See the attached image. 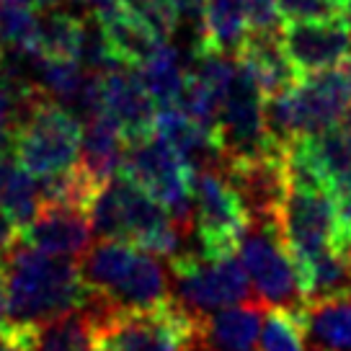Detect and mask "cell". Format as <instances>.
<instances>
[{"label":"cell","instance_id":"obj_26","mask_svg":"<svg viewBox=\"0 0 351 351\" xmlns=\"http://www.w3.org/2000/svg\"><path fill=\"white\" fill-rule=\"evenodd\" d=\"M42 204V186L11 153H0V207L19 232L29 225Z\"/></svg>","mask_w":351,"mask_h":351},{"label":"cell","instance_id":"obj_35","mask_svg":"<svg viewBox=\"0 0 351 351\" xmlns=\"http://www.w3.org/2000/svg\"><path fill=\"white\" fill-rule=\"evenodd\" d=\"M176 8L178 19L186 16V19H199V11H202V0H168Z\"/></svg>","mask_w":351,"mask_h":351},{"label":"cell","instance_id":"obj_41","mask_svg":"<svg viewBox=\"0 0 351 351\" xmlns=\"http://www.w3.org/2000/svg\"><path fill=\"white\" fill-rule=\"evenodd\" d=\"M3 52H5V44H3V39H0V57H3Z\"/></svg>","mask_w":351,"mask_h":351},{"label":"cell","instance_id":"obj_40","mask_svg":"<svg viewBox=\"0 0 351 351\" xmlns=\"http://www.w3.org/2000/svg\"><path fill=\"white\" fill-rule=\"evenodd\" d=\"M343 21L349 23V29H351V0L346 3V13H343Z\"/></svg>","mask_w":351,"mask_h":351},{"label":"cell","instance_id":"obj_25","mask_svg":"<svg viewBox=\"0 0 351 351\" xmlns=\"http://www.w3.org/2000/svg\"><path fill=\"white\" fill-rule=\"evenodd\" d=\"M248 36L243 0H202L199 39L194 49H209L217 55L235 57Z\"/></svg>","mask_w":351,"mask_h":351},{"label":"cell","instance_id":"obj_3","mask_svg":"<svg viewBox=\"0 0 351 351\" xmlns=\"http://www.w3.org/2000/svg\"><path fill=\"white\" fill-rule=\"evenodd\" d=\"M88 215L90 228L99 238L127 241L158 258H173L178 253V243L184 235L178 222L163 204H158L124 176H114L106 186L99 189Z\"/></svg>","mask_w":351,"mask_h":351},{"label":"cell","instance_id":"obj_38","mask_svg":"<svg viewBox=\"0 0 351 351\" xmlns=\"http://www.w3.org/2000/svg\"><path fill=\"white\" fill-rule=\"evenodd\" d=\"M189 351H217V349H212V346H207V343H204V341H202V339L197 336V341L191 343V349H189Z\"/></svg>","mask_w":351,"mask_h":351},{"label":"cell","instance_id":"obj_39","mask_svg":"<svg viewBox=\"0 0 351 351\" xmlns=\"http://www.w3.org/2000/svg\"><path fill=\"white\" fill-rule=\"evenodd\" d=\"M343 130L349 132V137H351V106L346 109V114H343Z\"/></svg>","mask_w":351,"mask_h":351},{"label":"cell","instance_id":"obj_20","mask_svg":"<svg viewBox=\"0 0 351 351\" xmlns=\"http://www.w3.org/2000/svg\"><path fill=\"white\" fill-rule=\"evenodd\" d=\"M266 307L256 297L209 313L199 318V339L217 351H256Z\"/></svg>","mask_w":351,"mask_h":351},{"label":"cell","instance_id":"obj_7","mask_svg":"<svg viewBox=\"0 0 351 351\" xmlns=\"http://www.w3.org/2000/svg\"><path fill=\"white\" fill-rule=\"evenodd\" d=\"M287 165H289V184L276 222L297 266L300 261L339 243V217H336V199L328 189L289 158Z\"/></svg>","mask_w":351,"mask_h":351},{"label":"cell","instance_id":"obj_23","mask_svg":"<svg viewBox=\"0 0 351 351\" xmlns=\"http://www.w3.org/2000/svg\"><path fill=\"white\" fill-rule=\"evenodd\" d=\"M302 302H320L351 295V253L330 245L297 263Z\"/></svg>","mask_w":351,"mask_h":351},{"label":"cell","instance_id":"obj_31","mask_svg":"<svg viewBox=\"0 0 351 351\" xmlns=\"http://www.w3.org/2000/svg\"><path fill=\"white\" fill-rule=\"evenodd\" d=\"M285 21H330L343 19L346 0H276Z\"/></svg>","mask_w":351,"mask_h":351},{"label":"cell","instance_id":"obj_19","mask_svg":"<svg viewBox=\"0 0 351 351\" xmlns=\"http://www.w3.org/2000/svg\"><path fill=\"white\" fill-rule=\"evenodd\" d=\"M153 134L176 155H181L194 171L219 163V145L215 127L191 117L181 106H165L155 111Z\"/></svg>","mask_w":351,"mask_h":351},{"label":"cell","instance_id":"obj_24","mask_svg":"<svg viewBox=\"0 0 351 351\" xmlns=\"http://www.w3.org/2000/svg\"><path fill=\"white\" fill-rule=\"evenodd\" d=\"M300 318L310 351H351V295L302 302Z\"/></svg>","mask_w":351,"mask_h":351},{"label":"cell","instance_id":"obj_28","mask_svg":"<svg viewBox=\"0 0 351 351\" xmlns=\"http://www.w3.org/2000/svg\"><path fill=\"white\" fill-rule=\"evenodd\" d=\"M83 26H86V19H77L73 13H60L57 8L42 13L32 55L44 57V60H73V62H77Z\"/></svg>","mask_w":351,"mask_h":351},{"label":"cell","instance_id":"obj_11","mask_svg":"<svg viewBox=\"0 0 351 351\" xmlns=\"http://www.w3.org/2000/svg\"><path fill=\"white\" fill-rule=\"evenodd\" d=\"M235 253L248 274L251 289L263 305H302L295 258L276 219H248Z\"/></svg>","mask_w":351,"mask_h":351},{"label":"cell","instance_id":"obj_6","mask_svg":"<svg viewBox=\"0 0 351 351\" xmlns=\"http://www.w3.org/2000/svg\"><path fill=\"white\" fill-rule=\"evenodd\" d=\"M351 106V62L313 75L297 77L295 86L266 99V121L279 143L339 124Z\"/></svg>","mask_w":351,"mask_h":351},{"label":"cell","instance_id":"obj_9","mask_svg":"<svg viewBox=\"0 0 351 351\" xmlns=\"http://www.w3.org/2000/svg\"><path fill=\"white\" fill-rule=\"evenodd\" d=\"M119 176L140 186L145 194L163 204L168 215L178 222L181 230L191 228V186H194V168L176 155L155 134L145 140L127 143L121 155Z\"/></svg>","mask_w":351,"mask_h":351},{"label":"cell","instance_id":"obj_32","mask_svg":"<svg viewBox=\"0 0 351 351\" xmlns=\"http://www.w3.org/2000/svg\"><path fill=\"white\" fill-rule=\"evenodd\" d=\"M26 99H29V96H21V93H19V90H16L5 77L0 75V153H3V150H8L13 124H16V117H19L21 104Z\"/></svg>","mask_w":351,"mask_h":351},{"label":"cell","instance_id":"obj_5","mask_svg":"<svg viewBox=\"0 0 351 351\" xmlns=\"http://www.w3.org/2000/svg\"><path fill=\"white\" fill-rule=\"evenodd\" d=\"M96 351H189L199 336V318L173 297L153 307L109 310L88 302Z\"/></svg>","mask_w":351,"mask_h":351},{"label":"cell","instance_id":"obj_14","mask_svg":"<svg viewBox=\"0 0 351 351\" xmlns=\"http://www.w3.org/2000/svg\"><path fill=\"white\" fill-rule=\"evenodd\" d=\"M90 215L83 207L62 204V202H42L29 225L19 232L23 243L52 256L83 258L90 248Z\"/></svg>","mask_w":351,"mask_h":351},{"label":"cell","instance_id":"obj_42","mask_svg":"<svg viewBox=\"0 0 351 351\" xmlns=\"http://www.w3.org/2000/svg\"><path fill=\"white\" fill-rule=\"evenodd\" d=\"M86 3H104V0H86Z\"/></svg>","mask_w":351,"mask_h":351},{"label":"cell","instance_id":"obj_12","mask_svg":"<svg viewBox=\"0 0 351 351\" xmlns=\"http://www.w3.org/2000/svg\"><path fill=\"white\" fill-rule=\"evenodd\" d=\"M191 199V225L199 238V253L222 258L238 251V241L248 225V212L219 171V163L194 171Z\"/></svg>","mask_w":351,"mask_h":351},{"label":"cell","instance_id":"obj_16","mask_svg":"<svg viewBox=\"0 0 351 351\" xmlns=\"http://www.w3.org/2000/svg\"><path fill=\"white\" fill-rule=\"evenodd\" d=\"M287 158L315 176L333 199L351 191V137L339 124L292 140Z\"/></svg>","mask_w":351,"mask_h":351},{"label":"cell","instance_id":"obj_22","mask_svg":"<svg viewBox=\"0 0 351 351\" xmlns=\"http://www.w3.org/2000/svg\"><path fill=\"white\" fill-rule=\"evenodd\" d=\"M235 62L251 73L266 99L297 83V73L287 57L279 32H248L235 55Z\"/></svg>","mask_w":351,"mask_h":351},{"label":"cell","instance_id":"obj_27","mask_svg":"<svg viewBox=\"0 0 351 351\" xmlns=\"http://www.w3.org/2000/svg\"><path fill=\"white\" fill-rule=\"evenodd\" d=\"M137 75L143 80L150 99L160 106H178L186 86V67L181 65V57L168 42H163L153 55L137 67Z\"/></svg>","mask_w":351,"mask_h":351},{"label":"cell","instance_id":"obj_2","mask_svg":"<svg viewBox=\"0 0 351 351\" xmlns=\"http://www.w3.org/2000/svg\"><path fill=\"white\" fill-rule=\"evenodd\" d=\"M88 302L109 310L153 307L171 297L168 271L158 256L127 241L101 238L80 258Z\"/></svg>","mask_w":351,"mask_h":351},{"label":"cell","instance_id":"obj_13","mask_svg":"<svg viewBox=\"0 0 351 351\" xmlns=\"http://www.w3.org/2000/svg\"><path fill=\"white\" fill-rule=\"evenodd\" d=\"M279 39L297 77L351 62V29L343 19L285 21L279 26Z\"/></svg>","mask_w":351,"mask_h":351},{"label":"cell","instance_id":"obj_37","mask_svg":"<svg viewBox=\"0 0 351 351\" xmlns=\"http://www.w3.org/2000/svg\"><path fill=\"white\" fill-rule=\"evenodd\" d=\"M5 318V274H3V256H0V326Z\"/></svg>","mask_w":351,"mask_h":351},{"label":"cell","instance_id":"obj_4","mask_svg":"<svg viewBox=\"0 0 351 351\" xmlns=\"http://www.w3.org/2000/svg\"><path fill=\"white\" fill-rule=\"evenodd\" d=\"M83 127L75 114L49 99L34 93L21 104L11 132L8 153L39 181L73 171L80 150Z\"/></svg>","mask_w":351,"mask_h":351},{"label":"cell","instance_id":"obj_36","mask_svg":"<svg viewBox=\"0 0 351 351\" xmlns=\"http://www.w3.org/2000/svg\"><path fill=\"white\" fill-rule=\"evenodd\" d=\"M23 3L26 8H32L34 13H47V11H55L57 5H60V0H19Z\"/></svg>","mask_w":351,"mask_h":351},{"label":"cell","instance_id":"obj_1","mask_svg":"<svg viewBox=\"0 0 351 351\" xmlns=\"http://www.w3.org/2000/svg\"><path fill=\"white\" fill-rule=\"evenodd\" d=\"M5 315L11 323L42 328L44 323L88 305L80 258L52 256L21 238L3 253Z\"/></svg>","mask_w":351,"mask_h":351},{"label":"cell","instance_id":"obj_10","mask_svg":"<svg viewBox=\"0 0 351 351\" xmlns=\"http://www.w3.org/2000/svg\"><path fill=\"white\" fill-rule=\"evenodd\" d=\"M215 134L219 145V163L287 150L269 130L266 96L251 77V73L238 62H235L232 86L219 106Z\"/></svg>","mask_w":351,"mask_h":351},{"label":"cell","instance_id":"obj_33","mask_svg":"<svg viewBox=\"0 0 351 351\" xmlns=\"http://www.w3.org/2000/svg\"><path fill=\"white\" fill-rule=\"evenodd\" d=\"M243 13L248 32H279V8L276 0H243Z\"/></svg>","mask_w":351,"mask_h":351},{"label":"cell","instance_id":"obj_18","mask_svg":"<svg viewBox=\"0 0 351 351\" xmlns=\"http://www.w3.org/2000/svg\"><path fill=\"white\" fill-rule=\"evenodd\" d=\"M232 77H235V62H230L228 55L194 49V62L186 70V86L178 106L199 121L215 127L219 106L232 86Z\"/></svg>","mask_w":351,"mask_h":351},{"label":"cell","instance_id":"obj_34","mask_svg":"<svg viewBox=\"0 0 351 351\" xmlns=\"http://www.w3.org/2000/svg\"><path fill=\"white\" fill-rule=\"evenodd\" d=\"M16 241H19V228L13 225V219L0 207V256L8 251Z\"/></svg>","mask_w":351,"mask_h":351},{"label":"cell","instance_id":"obj_8","mask_svg":"<svg viewBox=\"0 0 351 351\" xmlns=\"http://www.w3.org/2000/svg\"><path fill=\"white\" fill-rule=\"evenodd\" d=\"M173 300L197 318L251 300V282L238 253L209 258L199 251H181L171 258Z\"/></svg>","mask_w":351,"mask_h":351},{"label":"cell","instance_id":"obj_17","mask_svg":"<svg viewBox=\"0 0 351 351\" xmlns=\"http://www.w3.org/2000/svg\"><path fill=\"white\" fill-rule=\"evenodd\" d=\"M93 19L117 65L137 70L165 42L130 0H104L93 11Z\"/></svg>","mask_w":351,"mask_h":351},{"label":"cell","instance_id":"obj_30","mask_svg":"<svg viewBox=\"0 0 351 351\" xmlns=\"http://www.w3.org/2000/svg\"><path fill=\"white\" fill-rule=\"evenodd\" d=\"M256 351H310L305 326L300 318V305L266 307Z\"/></svg>","mask_w":351,"mask_h":351},{"label":"cell","instance_id":"obj_29","mask_svg":"<svg viewBox=\"0 0 351 351\" xmlns=\"http://www.w3.org/2000/svg\"><path fill=\"white\" fill-rule=\"evenodd\" d=\"M32 351H96L93 315L88 305L44 323Z\"/></svg>","mask_w":351,"mask_h":351},{"label":"cell","instance_id":"obj_21","mask_svg":"<svg viewBox=\"0 0 351 351\" xmlns=\"http://www.w3.org/2000/svg\"><path fill=\"white\" fill-rule=\"evenodd\" d=\"M124 147H127L124 134L106 114L86 117L75 163L77 171L90 181V186H106L114 176H119Z\"/></svg>","mask_w":351,"mask_h":351},{"label":"cell","instance_id":"obj_15","mask_svg":"<svg viewBox=\"0 0 351 351\" xmlns=\"http://www.w3.org/2000/svg\"><path fill=\"white\" fill-rule=\"evenodd\" d=\"M101 114L119 127L127 143L153 134L155 101L145 90L137 70L119 65L101 73Z\"/></svg>","mask_w":351,"mask_h":351}]
</instances>
